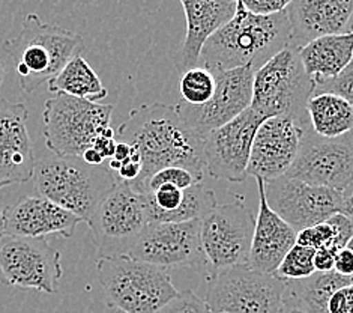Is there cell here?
<instances>
[{"mask_svg":"<svg viewBox=\"0 0 353 313\" xmlns=\"http://www.w3.org/2000/svg\"><path fill=\"white\" fill-rule=\"evenodd\" d=\"M116 140L127 142L139 151L141 175L130 184L139 193L159 169L182 166L200 176L206 173L205 137L183 121L176 106L152 103L131 110L117 129Z\"/></svg>","mask_w":353,"mask_h":313,"instance_id":"cell-1","label":"cell"},{"mask_svg":"<svg viewBox=\"0 0 353 313\" xmlns=\"http://www.w3.org/2000/svg\"><path fill=\"white\" fill-rule=\"evenodd\" d=\"M290 39L288 11L257 15L236 0L233 19L208 38L201 48L200 62L212 73L241 66H253L257 71L269 59L290 46Z\"/></svg>","mask_w":353,"mask_h":313,"instance_id":"cell-2","label":"cell"},{"mask_svg":"<svg viewBox=\"0 0 353 313\" xmlns=\"http://www.w3.org/2000/svg\"><path fill=\"white\" fill-rule=\"evenodd\" d=\"M5 52L15 62L20 88L26 94L48 83L75 56H81L85 41L79 33L44 23L28 14L21 30L5 42Z\"/></svg>","mask_w":353,"mask_h":313,"instance_id":"cell-3","label":"cell"},{"mask_svg":"<svg viewBox=\"0 0 353 313\" xmlns=\"http://www.w3.org/2000/svg\"><path fill=\"white\" fill-rule=\"evenodd\" d=\"M97 276L108 306L122 313H158L181 292L167 268L130 255L99 256Z\"/></svg>","mask_w":353,"mask_h":313,"instance_id":"cell-4","label":"cell"},{"mask_svg":"<svg viewBox=\"0 0 353 313\" xmlns=\"http://www.w3.org/2000/svg\"><path fill=\"white\" fill-rule=\"evenodd\" d=\"M35 189L39 196L89 222L98 204L116 184L110 169L90 166L81 157H50L35 163Z\"/></svg>","mask_w":353,"mask_h":313,"instance_id":"cell-5","label":"cell"},{"mask_svg":"<svg viewBox=\"0 0 353 313\" xmlns=\"http://www.w3.org/2000/svg\"><path fill=\"white\" fill-rule=\"evenodd\" d=\"M112 115V104L94 103L59 92L44 106L46 146L57 157H81L101 134L116 137L110 126Z\"/></svg>","mask_w":353,"mask_h":313,"instance_id":"cell-6","label":"cell"},{"mask_svg":"<svg viewBox=\"0 0 353 313\" xmlns=\"http://www.w3.org/2000/svg\"><path fill=\"white\" fill-rule=\"evenodd\" d=\"M313 91V79L305 73L298 48L288 46L256 71L251 108L263 117H292L308 129L307 103Z\"/></svg>","mask_w":353,"mask_h":313,"instance_id":"cell-7","label":"cell"},{"mask_svg":"<svg viewBox=\"0 0 353 313\" xmlns=\"http://www.w3.org/2000/svg\"><path fill=\"white\" fill-rule=\"evenodd\" d=\"M206 281V306L220 313H279L285 295V281L250 264L214 269Z\"/></svg>","mask_w":353,"mask_h":313,"instance_id":"cell-8","label":"cell"},{"mask_svg":"<svg viewBox=\"0 0 353 313\" xmlns=\"http://www.w3.org/2000/svg\"><path fill=\"white\" fill-rule=\"evenodd\" d=\"M149 223L145 194L122 181H116L88 222L99 256L128 255Z\"/></svg>","mask_w":353,"mask_h":313,"instance_id":"cell-9","label":"cell"},{"mask_svg":"<svg viewBox=\"0 0 353 313\" xmlns=\"http://www.w3.org/2000/svg\"><path fill=\"white\" fill-rule=\"evenodd\" d=\"M63 276L62 253L47 238L5 235L0 240V283L57 294Z\"/></svg>","mask_w":353,"mask_h":313,"instance_id":"cell-10","label":"cell"},{"mask_svg":"<svg viewBox=\"0 0 353 313\" xmlns=\"http://www.w3.org/2000/svg\"><path fill=\"white\" fill-rule=\"evenodd\" d=\"M201 220L181 223H149L128 255L163 268H191L211 274L200 238Z\"/></svg>","mask_w":353,"mask_h":313,"instance_id":"cell-11","label":"cell"},{"mask_svg":"<svg viewBox=\"0 0 353 313\" xmlns=\"http://www.w3.org/2000/svg\"><path fill=\"white\" fill-rule=\"evenodd\" d=\"M256 217L243 202L218 204L201 218L200 238L212 269L248 264Z\"/></svg>","mask_w":353,"mask_h":313,"instance_id":"cell-12","label":"cell"},{"mask_svg":"<svg viewBox=\"0 0 353 313\" xmlns=\"http://www.w3.org/2000/svg\"><path fill=\"white\" fill-rule=\"evenodd\" d=\"M285 175L319 187L344 190L353 181V131L327 139L308 126L295 163Z\"/></svg>","mask_w":353,"mask_h":313,"instance_id":"cell-13","label":"cell"},{"mask_svg":"<svg viewBox=\"0 0 353 313\" xmlns=\"http://www.w3.org/2000/svg\"><path fill=\"white\" fill-rule=\"evenodd\" d=\"M265 120L248 107L230 122L209 133L203 142L206 172L216 180L236 184L245 181L251 146L259 125Z\"/></svg>","mask_w":353,"mask_h":313,"instance_id":"cell-14","label":"cell"},{"mask_svg":"<svg viewBox=\"0 0 353 313\" xmlns=\"http://www.w3.org/2000/svg\"><path fill=\"white\" fill-rule=\"evenodd\" d=\"M269 207L296 232L340 213L341 191L311 185L288 175L265 181Z\"/></svg>","mask_w":353,"mask_h":313,"instance_id":"cell-15","label":"cell"},{"mask_svg":"<svg viewBox=\"0 0 353 313\" xmlns=\"http://www.w3.org/2000/svg\"><path fill=\"white\" fill-rule=\"evenodd\" d=\"M215 74V92L203 106L176 104V108L200 136L206 137L218 126L234 120L243 110L251 107L256 70L253 66H241Z\"/></svg>","mask_w":353,"mask_h":313,"instance_id":"cell-16","label":"cell"},{"mask_svg":"<svg viewBox=\"0 0 353 313\" xmlns=\"http://www.w3.org/2000/svg\"><path fill=\"white\" fill-rule=\"evenodd\" d=\"M307 126L288 116H271L259 125L247 167L248 176L271 181L284 176L298 157Z\"/></svg>","mask_w":353,"mask_h":313,"instance_id":"cell-17","label":"cell"},{"mask_svg":"<svg viewBox=\"0 0 353 313\" xmlns=\"http://www.w3.org/2000/svg\"><path fill=\"white\" fill-rule=\"evenodd\" d=\"M28 107L0 98V189L30 181L35 152L28 130Z\"/></svg>","mask_w":353,"mask_h":313,"instance_id":"cell-18","label":"cell"},{"mask_svg":"<svg viewBox=\"0 0 353 313\" xmlns=\"http://www.w3.org/2000/svg\"><path fill=\"white\" fill-rule=\"evenodd\" d=\"M5 235L24 236V238H47L59 235L71 238L80 217L56 205L43 196H23L14 205L3 209Z\"/></svg>","mask_w":353,"mask_h":313,"instance_id":"cell-19","label":"cell"},{"mask_svg":"<svg viewBox=\"0 0 353 313\" xmlns=\"http://www.w3.org/2000/svg\"><path fill=\"white\" fill-rule=\"evenodd\" d=\"M288 15L290 46L301 48L316 38L349 32L353 0H292Z\"/></svg>","mask_w":353,"mask_h":313,"instance_id":"cell-20","label":"cell"},{"mask_svg":"<svg viewBox=\"0 0 353 313\" xmlns=\"http://www.w3.org/2000/svg\"><path fill=\"white\" fill-rule=\"evenodd\" d=\"M256 181L259 211L248 264L262 273H275L285 253L296 244L298 232L269 207L265 194V181Z\"/></svg>","mask_w":353,"mask_h":313,"instance_id":"cell-21","label":"cell"},{"mask_svg":"<svg viewBox=\"0 0 353 313\" xmlns=\"http://www.w3.org/2000/svg\"><path fill=\"white\" fill-rule=\"evenodd\" d=\"M185 19L187 33L182 42L178 70L182 73L199 65L200 53L208 38L233 19L236 12V0H179Z\"/></svg>","mask_w":353,"mask_h":313,"instance_id":"cell-22","label":"cell"},{"mask_svg":"<svg viewBox=\"0 0 353 313\" xmlns=\"http://www.w3.org/2000/svg\"><path fill=\"white\" fill-rule=\"evenodd\" d=\"M285 290L313 313H353V276L314 273L302 281H285Z\"/></svg>","mask_w":353,"mask_h":313,"instance_id":"cell-23","label":"cell"},{"mask_svg":"<svg viewBox=\"0 0 353 313\" xmlns=\"http://www.w3.org/2000/svg\"><path fill=\"white\" fill-rule=\"evenodd\" d=\"M301 62L311 79L334 77L353 59V30L325 35L298 48Z\"/></svg>","mask_w":353,"mask_h":313,"instance_id":"cell-24","label":"cell"},{"mask_svg":"<svg viewBox=\"0 0 353 313\" xmlns=\"http://www.w3.org/2000/svg\"><path fill=\"white\" fill-rule=\"evenodd\" d=\"M310 126L317 136L340 137L353 131V104L335 94H313L307 103Z\"/></svg>","mask_w":353,"mask_h":313,"instance_id":"cell-25","label":"cell"},{"mask_svg":"<svg viewBox=\"0 0 353 313\" xmlns=\"http://www.w3.org/2000/svg\"><path fill=\"white\" fill-rule=\"evenodd\" d=\"M48 91L52 94H68L83 99L99 103L108 94L97 71L88 64L86 59L75 56L66 64L61 73L48 82Z\"/></svg>","mask_w":353,"mask_h":313,"instance_id":"cell-26","label":"cell"},{"mask_svg":"<svg viewBox=\"0 0 353 313\" xmlns=\"http://www.w3.org/2000/svg\"><path fill=\"white\" fill-rule=\"evenodd\" d=\"M215 84V74L205 68L203 65H196L182 71L179 80L182 103L188 106H203L212 98Z\"/></svg>","mask_w":353,"mask_h":313,"instance_id":"cell-27","label":"cell"},{"mask_svg":"<svg viewBox=\"0 0 353 313\" xmlns=\"http://www.w3.org/2000/svg\"><path fill=\"white\" fill-rule=\"evenodd\" d=\"M314 253V249L295 244L285 253L275 274L283 281H302V278L313 276L316 273Z\"/></svg>","mask_w":353,"mask_h":313,"instance_id":"cell-28","label":"cell"},{"mask_svg":"<svg viewBox=\"0 0 353 313\" xmlns=\"http://www.w3.org/2000/svg\"><path fill=\"white\" fill-rule=\"evenodd\" d=\"M201 180H203V176L197 175L196 172L190 171L187 167H182V166L164 167V169H159L158 172H155L149 178L145 184V187L141 190V194L148 193L149 190H152L161 184H172L182 190H187L191 187V185L201 182Z\"/></svg>","mask_w":353,"mask_h":313,"instance_id":"cell-29","label":"cell"},{"mask_svg":"<svg viewBox=\"0 0 353 313\" xmlns=\"http://www.w3.org/2000/svg\"><path fill=\"white\" fill-rule=\"evenodd\" d=\"M313 83H314L313 94L330 92V94L339 95L353 104V59L340 74L334 75V77L313 79Z\"/></svg>","mask_w":353,"mask_h":313,"instance_id":"cell-30","label":"cell"},{"mask_svg":"<svg viewBox=\"0 0 353 313\" xmlns=\"http://www.w3.org/2000/svg\"><path fill=\"white\" fill-rule=\"evenodd\" d=\"M334 240H335L334 227L327 223L326 220L322 223L305 227V229L299 231L296 235V244L305 245V247H311L314 250L322 249V247L334 249Z\"/></svg>","mask_w":353,"mask_h":313,"instance_id":"cell-31","label":"cell"},{"mask_svg":"<svg viewBox=\"0 0 353 313\" xmlns=\"http://www.w3.org/2000/svg\"><path fill=\"white\" fill-rule=\"evenodd\" d=\"M158 313H208L206 301L201 300L196 292L187 290L169 301Z\"/></svg>","mask_w":353,"mask_h":313,"instance_id":"cell-32","label":"cell"},{"mask_svg":"<svg viewBox=\"0 0 353 313\" xmlns=\"http://www.w3.org/2000/svg\"><path fill=\"white\" fill-rule=\"evenodd\" d=\"M334 227L335 240H334V249H343L346 247L347 241L353 236V220L343 213H335L326 220Z\"/></svg>","mask_w":353,"mask_h":313,"instance_id":"cell-33","label":"cell"},{"mask_svg":"<svg viewBox=\"0 0 353 313\" xmlns=\"http://www.w3.org/2000/svg\"><path fill=\"white\" fill-rule=\"evenodd\" d=\"M250 12L257 15H274L288 11L292 0H241Z\"/></svg>","mask_w":353,"mask_h":313,"instance_id":"cell-34","label":"cell"},{"mask_svg":"<svg viewBox=\"0 0 353 313\" xmlns=\"http://www.w3.org/2000/svg\"><path fill=\"white\" fill-rule=\"evenodd\" d=\"M339 250L332 247H322L317 249L314 253V268L316 273H327L334 269V262L335 255H337Z\"/></svg>","mask_w":353,"mask_h":313,"instance_id":"cell-35","label":"cell"},{"mask_svg":"<svg viewBox=\"0 0 353 313\" xmlns=\"http://www.w3.org/2000/svg\"><path fill=\"white\" fill-rule=\"evenodd\" d=\"M334 272L341 276H353V252L343 247L337 252L334 262Z\"/></svg>","mask_w":353,"mask_h":313,"instance_id":"cell-36","label":"cell"},{"mask_svg":"<svg viewBox=\"0 0 353 313\" xmlns=\"http://www.w3.org/2000/svg\"><path fill=\"white\" fill-rule=\"evenodd\" d=\"M116 145H117V140L114 136H105V134H101V136H98L94 142V146L98 152L99 155L103 157L104 160H110L114 154V149H116Z\"/></svg>","mask_w":353,"mask_h":313,"instance_id":"cell-37","label":"cell"},{"mask_svg":"<svg viewBox=\"0 0 353 313\" xmlns=\"http://www.w3.org/2000/svg\"><path fill=\"white\" fill-rule=\"evenodd\" d=\"M279 313H313V312H311L299 298H296L295 295L289 294L288 290H285V295L283 298Z\"/></svg>","mask_w":353,"mask_h":313,"instance_id":"cell-38","label":"cell"},{"mask_svg":"<svg viewBox=\"0 0 353 313\" xmlns=\"http://www.w3.org/2000/svg\"><path fill=\"white\" fill-rule=\"evenodd\" d=\"M340 213L347 216L353 220V181L346 189L341 190V200H340Z\"/></svg>","mask_w":353,"mask_h":313,"instance_id":"cell-39","label":"cell"},{"mask_svg":"<svg viewBox=\"0 0 353 313\" xmlns=\"http://www.w3.org/2000/svg\"><path fill=\"white\" fill-rule=\"evenodd\" d=\"M81 158H83V162L90 164V166H101L104 163V158L99 155V152L94 146H90L85 152H83Z\"/></svg>","mask_w":353,"mask_h":313,"instance_id":"cell-40","label":"cell"},{"mask_svg":"<svg viewBox=\"0 0 353 313\" xmlns=\"http://www.w3.org/2000/svg\"><path fill=\"white\" fill-rule=\"evenodd\" d=\"M5 236V216L3 211H0V240Z\"/></svg>","mask_w":353,"mask_h":313,"instance_id":"cell-41","label":"cell"},{"mask_svg":"<svg viewBox=\"0 0 353 313\" xmlns=\"http://www.w3.org/2000/svg\"><path fill=\"white\" fill-rule=\"evenodd\" d=\"M3 77H5V65L2 61H0V86H2L3 83Z\"/></svg>","mask_w":353,"mask_h":313,"instance_id":"cell-42","label":"cell"},{"mask_svg":"<svg viewBox=\"0 0 353 313\" xmlns=\"http://www.w3.org/2000/svg\"><path fill=\"white\" fill-rule=\"evenodd\" d=\"M346 247L349 249V250H352L353 252V236H352V238L347 241V244H346Z\"/></svg>","mask_w":353,"mask_h":313,"instance_id":"cell-43","label":"cell"},{"mask_svg":"<svg viewBox=\"0 0 353 313\" xmlns=\"http://www.w3.org/2000/svg\"><path fill=\"white\" fill-rule=\"evenodd\" d=\"M350 30H353V17H352V20H350Z\"/></svg>","mask_w":353,"mask_h":313,"instance_id":"cell-44","label":"cell"},{"mask_svg":"<svg viewBox=\"0 0 353 313\" xmlns=\"http://www.w3.org/2000/svg\"><path fill=\"white\" fill-rule=\"evenodd\" d=\"M208 313H220V312H214V310H209V309H208Z\"/></svg>","mask_w":353,"mask_h":313,"instance_id":"cell-45","label":"cell"},{"mask_svg":"<svg viewBox=\"0 0 353 313\" xmlns=\"http://www.w3.org/2000/svg\"><path fill=\"white\" fill-rule=\"evenodd\" d=\"M114 313H122V312H119V310H114Z\"/></svg>","mask_w":353,"mask_h":313,"instance_id":"cell-46","label":"cell"}]
</instances>
